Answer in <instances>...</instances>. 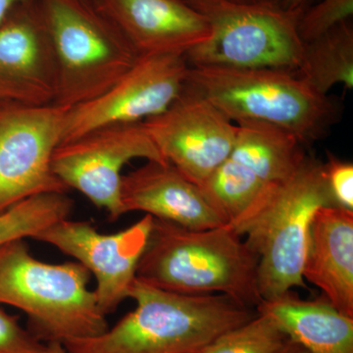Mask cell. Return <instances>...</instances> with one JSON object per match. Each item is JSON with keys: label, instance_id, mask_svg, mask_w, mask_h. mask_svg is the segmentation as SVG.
Wrapping results in <instances>:
<instances>
[{"label": "cell", "instance_id": "6da1fadb", "mask_svg": "<svg viewBox=\"0 0 353 353\" xmlns=\"http://www.w3.org/2000/svg\"><path fill=\"white\" fill-rule=\"evenodd\" d=\"M136 301L113 328L94 338L66 341L67 353H192L256 315L224 294H178L136 278Z\"/></svg>", "mask_w": 353, "mask_h": 353}, {"label": "cell", "instance_id": "7a4b0ae2", "mask_svg": "<svg viewBox=\"0 0 353 353\" xmlns=\"http://www.w3.org/2000/svg\"><path fill=\"white\" fill-rule=\"evenodd\" d=\"M137 278L183 294H224L243 305L262 303L259 259L229 225L192 230L153 218Z\"/></svg>", "mask_w": 353, "mask_h": 353}, {"label": "cell", "instance_id": "3957f363", "mask_svg": "<svg viewBox=\"0 0 353 353\" xmlns=\"http://www.w3.org/2000/svg\"><path fill=\"white\" fill-rule=\"evenodd\" d=\"M90 275L79 262L50 264L34 259L25 240L0 246V304L22 310L29 331L43 343H64L109 329Z\"/></svg>", "mask_w": 353, "mask_h": 353}, {"label": "cell", "instance_id": "277c9868", "mask_svg": "<svg viewBox=\"0 0 353 353\" xmlns=\"http://www.w3.org/2000/svg\"><path fill=\"white\" fill-rule=\"evenodd\" d=\"M185 88L212 102L234 124L274 125L303 145L326 136L340 117L333 99L288 70L190 66Z\"/></svg>", "mask_w": 353, "mask_h": 353}, {"label": "cell", "instance_id": "5b68a950", "mask_svg": "<svg viewBox=\"0 0 353 353\" xmlns=\"http://www.w3.org/2000/svg\"><path fill=\"white\" fill-rule=\"evenodd\" d=\"M336 205L324 163L306 157L303 166L276 185L263 202L231 227L259 259V290L262 301L294 288H306L304 257L311 221L323 206Z\"/></svg>", "mask_w": 353, "mask_h": 353}, {"label": "cell", "instance_id": "8992f818", "mask_svg": "<svg viewBox=\"0 0 353 353\" xmlns=\"http://www.w3.org/2000/svg\"><path fill=\"white\" fill-rule=\"evenodd\" d=\"M210 26L208 41L190 48V66L272 68L296 72L303 41L299 23L304 9L279 0H185Z\"/></svg>", "mask_w": 353, "mask_h": 353}, {"label": "cell", "instance_id": "52a82bcc", "mask_svg": "<svg viewBox=\"0 0 353 353\" xmlns=\"http://www.w3.org/2000/svg\"><path fill=\"white\" fill-rule=\"evenodd\" d=\"M57 68L54 104L74 108L104 94L139 57L90 0H39Z\"/></svg>", "mask_w": 353, "mask_h": 353}, {"label": "cell", "instance_id": "ba28073f", "mask_svg": "<svg viewBox=\"0 0 353 353\" xmlns=\"http://www.w3.org/2000/svg\"><path fill=\"white\" fill-rule=\"evenodd\" d=\"M167 162L143 122L97 128L63 141L52 157V170L67 189L80 192L110 220L124 215L122 170L132 159Z\"/></svg>", "mask_w": 353, "mask_h": 353}, {"label": "cell", "instance_id": "9c48e42d", "mask_svg": "<svg viewBox=\"0 0 353 353\" xmlns=\"http://www.w3.org/2000/svg\"><path fill=\"white\" fill-rule=\"evenodd\" d=\"M68 109L12 103L0 108V213L32 196L68 192L52 170Z\"/></svg>", "mask_w": 353, "mask_h": 353}, {"label": "cell", "instance_id": "30bf717a", "mask_svg": "<svg viewBox=\"0 0 353 353\" xmlns=\"http://www.w3.org/2000/svg\"><path fill=\"white\" fill-rule=\"evenodd\" d=\"M190 65L183 53L139 57L104 94L68 109L63 141L116 124H134L164 112L182 94Z\"/></svg>", "mask_w": 353, "mask_h": 353}, {"label": "cell", "instance_id": "8fae6325", "mask_svg": "<svg viewBox=\"0 0 353 353\" xmlns=\"http://www.w3.org/2000/svg\"><path fill=\"white\" fill-rule=\"evenodd\" d=\"M143 124L162 157L197 185L230 157L238 130L212 102L185 88Z\"/></svg>", "mask_w": 353, "mask_h": 353}, {"label": "cell", "instance_id": "7c38bea8", "mask_svg": "<svg viewBox=\"0 0 353 353\" xmlns=\"http://www.w3.org/2000/svg\"><path fill=\"white\" fill-rule=\"evenodd\" d=\"M152 222V216L145 214L131 227L108 234L99 233L87 221L67 218L46 228L32 240L54 246L94 276L97 303L108 316L129 297Z\"/></svg>", "mask_w": 353, "mask_h": 353}, {"label": "cell", "instance_id": "4fadbf2b", "mask_svg": "<svg viewBox=\"0 0 353 353\" xmlns=\"http://www.w3.org/2000/svg\"><path fill=\"white\" fill-rule=\"evenodd\" d=\"M57 68L39 0L20 7L0 26V101L54 104Z\"/></svg>", "mask_w": 353, "mask_h": 353}, {"label": "cell", "instance_id": "5bb4252c", "mask_svg": "<svg viewBox=\"0 0 353 353\" xmlns=\"http://www.w3.org/2000/svg\"><path fill=\"white\" fill-rule=\"evenodd\" d=\"M139 57L185 53L211 37L209 23L185 0H94Z\"/></svg>", "mask_w": 353, "mask_h": 353}, {"label": "cell", "instance_id": "9a60e30c", "mask_svg": "<svg viewBox=\"0 0 353 353\" xmlns=\"http://www.w3.org/2000/svg\"><path fill=\"white\" fill-rule=\"evenodd\" d=\"M121 201L124 214L143 211L153 218L188 229L228 225L201 187L169 162L148 161L123 175Z\"/></svg>", "mask_w": 353, "mask_h": 353}, {"label": "cell", "instance_id": "2e32d148", "mask_svg": "<svg viewBox=\"0 0 353 353\" xmlns=\"http://www.w3.org/2000/svg\"><path fill=\"white\" fill-rule=\"evenodd\" d=\"M303 277L353 318V211L323 206L311 221Z\"/></svg>", "mask_w": 353, "mask_h": 353}, {"label": "cell", "instance_id": "e0dca14e", "mask_svg": "<svg viewBox=\"0 0 353 353\" xmlns=\"http://www.w3.org/2000/svg\"><path fill=\"white\" fill-rule=\"evenodd\" d=\"M256 311L270 316L290 341L309 353H353V318L325 297L306 301L290 290L262 301Z\"/></svg>", "mask_w": 353, "mask_h": 353}, {"label": "cell", "instance_id": "ac0fdd59", "mask_svg": "<svg viewBox=\"0 0 353 353\" xmlns=\"http://www.w3.org/2000/svg\"><path fill=\"white\" fill-rule=\"evenodd\" d=\"M236 126L229 158L267 185L287 181L307 157L301 139L283 128L260 122H243Z\"/></svg>", "mask_w": 353, "mask_h": 353}, {"label": "cell", "instance_id": "d6986e66", "mask_svg": "<svg viewBox=\"0 0 353 353\" xmlns=\"http://www.w3.org/2000/svg\"><path fill=\"white\" fill-rule=\"evenodd\" d=\"M299 78L322 95L331 88L343 85L353 88V28L350 20L326 34L303 44Z\"/></svg>", "mask_w": 353, "mask_h": 353}, {"label": "cell", "instance_id": "ffe728a7", "mask_svg": "<svg viewBox=\"0 0 353 353\" xmlns=\"http://www.w3.org/2000/svg\"><path fill=\"white\" fill-rule=\"evenodd\" d=\"M276 185H267L228 158L201 185L211 203L233 227L252 213Z\"/></svg>", "mask_w": 353, "mask_h": 353}, {"label": "cell", "instance_id": "44dd1931", "mask_svg": "<svg viewBox=\"0 0 353 353\" xmlns=\"http://www.w3.org/2000/svg\"><path fill=\"white\" fill-rule=\"evenodd\" d=\"M74 201L66 194H39L0 213V246L10 241L34 239L54 223L67 219Z\"/></svg>", "mask_w": 353, "mask_h": 353}, {"label": "cell", "instance_id": "7402d4cb", "mask_svg": "<svg viewBox=\"0 0 353 353\" xmlns=\"http://www.w3.org/2000/svg\"><path fill=\"white\" fill-rule=\"evenodd\" d=\"M290 339L265 313L221 334L201 353H276Z\"/></svg>", "mask_w": 353, "mask_h": 353}, {"label": "cell", "instance_id": "603a6c76", "mask_svg": "<svg viewBox=\"0 0 353 353\" xmlns=\"http://www.w3.org/2000/svg\"><path fill=\"white\" fill-rule=\"evenodd\" d=\"M353 0H321L303 11L299 23V34L303 43L314 41L336 26L350 20Z\"/></svg>", "mask_w": 353, "mask_h": 353}, {"label": "cell", "instance_id": "cb8c5ba5", "mask_svg": "<svg viewBox=\"0 0 353 353\" xmlns=\"http://www.w3.org/2000/svg\"><path fill=\"white\" fill-rule=\"evenodd\" d=\"M1 305V304H0ZM46 343L38 340L0 306V353H43Z\"/></svg>", "mask_w": 353, "mask_h": 353}, {"label": "cell", "instance_id": "d4e9b609", "mask_svg": "<svg viewBox=\"0 0 353 353\" xmlns=\"http://www.w3.org/2000/svg\"><path fill=\"white\" fill-rule=\"evenodd\" d=\"M330 192L336 206L353 211V165L331 155L324 163Z\"/></svg>", "mask_w": 353, "mask_h": 353}, {"label": "cell", "instance_id": "484cf974", "mask_svg": "<svg viewBox=\"0 0 353 353\" xmlns=\"http://www.w3.org/2000/svg\"><path fill=\"white\" fill-rule=\"evenodd\" d=\"M34 0H0V26L6 23L20 7Z\"/></svg>", "mask_w": 353, "mask_h": 353}, {"label": "cell", "instance_id": "4316f807", "mask_svg": "<svg viewBox=\"0 0 353 353\" xmlns=\"http://www.w3.org/2000/svg\"><path fill=\"white\" fill-rule=\"evenodd\" d=\"M276 353H309L307 350L303 347V345H299L297 343H294L292 341H288L287 343L281 348L279 352Z\"/></svg>", "mask_w": 353, "mask_h": 353}, {"label": "cell", "instance_id": "83f0119b", "mask_svg": "<svg viewBox=\"0 0 353 353\" xmlns=\"http://www.w3.org/2000/svg\"><path fill=\"white\" fill-rule=\"evenodd\" d=\"M43 353H67V352L63 343L51 341V343H46Z\"/></svg>", "mask_w": 353, "mask_h": 353}, {"label": "cell", "instance_id": "f1b7e54d", "mask_svg": "<svg viewBox=\"0 0 353 353\" xmlns=\"http://www.w3.org/2000/svg\"><path fill=\"white\" fill-rule=\"evenodd\" d=\"M283 6L288 9L303 8L308 0H279Z\"/></svg>", "mask_w": 353, "mask_h": 353}, {"label": "cell", "instance_id": "f546056e", "mask_svg": "<svg viewBox=\"0 0 353 353\" xmlns=\"http://www.w3.org/2000/svg\"><path fill=\"white\" fill-rule=\"evenodd\" d=\"M234 1L250 2V1H256V0H234Z\"/></svg>", "mask_w": 353, "mask_h": 353}, {"label": "cell", "instance_id": "4dcf8cb0", "mask_svg": "<svg viewBox=\"0 0 353 353\" xmlns=\"http://www.w3.org/2000/svg\"><path fill=\"white\" fill-rule=\"evenodd\" d=\"M192 353H201V352H192Z\"/></svg>", "mask_w": 353, "mask_h": 353}, {"label": "cell", "instance_id": "1f68e13d", "mask_svg": "<svg viewBox=\"0 0 353 353\" xmlns=\"http://www.w3.org/2000/svg\"><path fill=\"white\" fill-rule=\"evenodd\" d=\"M90 1H94V0H90Z\"/></svg>", "mask_w": 353, "mask_h": 353}]
</instances>
